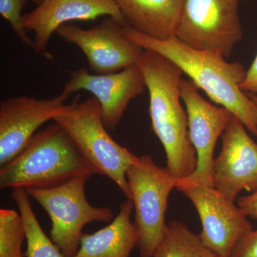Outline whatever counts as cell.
I'll use <instances>...</instances> for the list:
<instances>
[{"label": "cell", "instance_id": "6da1fadb", "mask_svg": "<svg viewBox=\"0 0 257 257\" xmlns=\"http://www.w3.org/2000/svg\"><path fill=\"white\" fill-rule=\"evenodd\" d=\"M122 32L130 41L145 50L160 54L175 64L211 100L228 109L250 133L257 137L254 104L240 89L246 73L242 64L226 62L215 52L193 49L176 37L155 40L128 25L123 27Z\"/></svg>", "mask_w": 257, "mask_h": 257}, {"label": "cell", "instance_id": "7a4b0ae2", "mask_svg": "<svg viewBox=\"0 0 257 257\" xmlns=\"http://www.w3.org/2000/svg\"><path fill=\"white\" fill-rule=\"evenodd\" d=\"M150 94L152 130L165 149L167 167L182 179L197 167V155L189 135L188 116L180 103L182 71L160 54L145 50L139 63Z\"/></svg>", "mask_w": 257, "mask_h": 257}, {"label": "cell", "instance_id": "3957f363", "mask_svg": "<svg viewBox=\"0 0 257 257\" xmlns=\"http://www.w3.org/2000/svg\"><path fill=\"white\" fill-rule=\"evenodd\" d=\"M57 122L37 132L25 149L0 169V188H47L81 175H93Z\"/></svg>", "mask_w": 257, "mask_h": 257}, {"label": "cell", "instance_id": "277c9868", "mask_svg": "<svg viewBox=\"0 0 257 257\" xmlns=\"http://www.w3.org/2000/svg\"><path fill=\"white\" fill-rule=\"evenodd\" d=\"M79 95L54 118L68 135L93 173L105 176L131 199L126 171L136 155L116 143L107 132L100 104L94 96L79 102Z\"/></svg>", "mask_w": 257, "mask_h": 257}, {"label": "cell", "instance_id": "5b68a950", "mask_svg": "<svg viewBox=\"0 0 257 257\" xmlns=\"http://www.w3.org/2000/svg\"><path fill=\"white\" fill-rule=\"evenodd\" d=\"M126 180L140 236V255L152 257L165 236L169 197L177 188L178 179L167 167H159L151 155H145L130 166Z\"/></svg>", "mask_w": 257, "mask_h": 257}, {"label": "cell", "instance_id": "8992f818", "mask_svg": "<svg viewBox=\"0 0 257 257\" xmlns=\"http://www.w3.org/2000/svg\"><path fill=\"white\" fill-rule=\"evenodd\" d=\"M91 176L81 175L53 187L25 190L48 214L51 239L65 257H73L78 251L86 224L110 223L114 218L110 208L94 207L88 202L85 185Z\"/></svg>", "mask_w": 257, "mask_h": 257}, {"label": "cell", "instance_id": "52a82bcc", "mask_svg": "<svg viewBox=\"0 0 257 257\" xmlns=\"http://www.w3.org/2000/svg\"><path fill=\"white\" fill-rule=\"evenodd\" d=\"M240 0H184L176 37L195 50L229 59L242 38Z\"/></svg>", "mask_w": 257, "mask_h": 257}, {"label": "cell", "instance_id": "ba28073f", "mask_svg": "<svg viewBox=\"0 0 257 257\" xmlns=\"http://www.w3.org/2000/svg\"><path fill=\"white\" fill-rule=\"evenodd\" d=\"M197 89L192 80H181L179 92L188 116L189 139L197 155V167L188 177L179 179L176 189L179 192L197 185L213 187L214 149L233 116L226 108L203 99Z\"/></svg>", "mask_w": 257, "mask_h": 257}, {"label": "cell", "instance_id": "9c48e42d", "mask_svg": "<svg viewBox=\"0 0 257 257\" xmlns=\"http://www.w3.org/2000/svg\"><path fill=\"white\" fill-rule=\"evenodd\" d=\"M123 27L117 20L106 17L100 24L88 30L64 24L56 33L82 51L91 72L105 74L139 64L143 57L145 49L125 36Z\"/></svg>", "mask_w": 257, "mask_h": 257}, {"label": "cell", "instance_id": "30bf717a", "mask_svg": "<svg viewBox=\"0 0 257 257\" xmlns=\"http://www.w3.org/2000/svg\"><path fill=\"white\" fill-rule=\"evenodd\" d=\"M194 207L202 224V243L220 257H230L252 226L242 209L214 187L197 185L182 192Z\"/></svg>", "mask_w": 257, "mask_h": 257}, {"label": "cell", "instance_id": "8fae6325", "mask_svg": "<svg viewBox=\"0 0 257 257\" xmlns=\"http://www.w3.org/2000/svg\"><path fill=\"white\" fill-rule=\"evenodd\" d=\"M213 187L234 201L241 191L257 190V144L233 115L222 134L221 151L214 159Z\"/></svg>", "mask_w": 257, "mask_h": 257}, {"label": "cell", "instance_id": "7c38bea8", "mask_svg": "<svg viewBox=\"0 0 257 257\" xmlns=\"http://www.w3.org/2000/svg\"><path fill=\"white\" fill-rule=\"evenodd\" d=\"M70 75L62 92L68 96L80 90L92 93L100 104L103 121L109 130H116L130 101L147 88L139 64L105 74H92L87 69L79 68Z\"/></svg>", "mask_w": 257, "mask_h": 257}, {"label": "cell", "instance_id": "4fadbf2b", "mask_svg": "<svg viewBox=\"0 0 257 257\" xmlns=\"http://www.w3.org/2000/svg\"><path fill=\"white\" fill-rule=\"evenodd\" d=\"M69 96L62 92L51 99L32 96L8 98L0 104V166L20 153L37 130L54 118Z\"/></svg>", "mask_w": 257, "mask_h": 257}, {"label": "cell", "instance_id": "5bb4252c", "mask_svg": "<svg viewBox=\"0 0 257 257\" xmlns=\"http://www.w3.org/2000/svg\"><path fill=\"white\" fill-rule=\"evenodd\" d=\"M101 16L127 25L114 0H43L36 9L23 15V22L27 31L35 33V52L52 59L47 48L57 29L68 22L89 21Z\"/></svg>", "mask_w": 257, "mask_h": 257}, {"label": "cell", "instance_id": "9a60e30c", "mask_svg": "<svg viewBox=\"0 0 257 257\" xmlns=\"http://www.w3.org/2000/svg\"><path fill=\"white\" fill-rule=\"evenodd\" d=\"M128 26L158 40L176 36L184 0H114Z\"/></svg>", "mask_w": 257, "mask_h": 257}, {"label": "cell", "instance_id": "2e32d148", "mask_svg": "<svg viewBox=\"0 0 257 257\" xmlns=\"http://www.w3.org/2000/svg\"><path fill=\"white\" fill-rule=\"evenodd\" d=\"M132 199L121 203L118 215L107 226L93 234H82L73 257H128L139 241L138 230L132 222Z\"/></svg>", "mask_w": 257, "mask_h": 257}, {"label": "cell", "instance_id": "e0dca14e", "mask_svg": "<svg viewBox=\"0 0 257 257\" xmlns=\"http://www.w3.org/2000/svg\"><path fill=\"white\" fill-rule=\"evenodd\" d=\"M12 198L18 206L26 231V257H65L58 246L47 237L32 209L25 189H13Z\"/></svg>", "mask_w": 257, "mask_h": 257}, {"label": "cell", "instance_id": "ac0fdd59", "mask_svg": "<svg viewBox=\"0 0 257 257\" xmlns=\"http://www.w3.org/2000/svg\"><path fill=\"white\" fill-rule=\"evenodd\" d=\"M152 257H220L182 221L167 224L165 236Z\"/></svg>", "mask_w": 257, "mask_h": 257}, {"label": "cell", "instance_id": "d6986e66", "mask_svg": "<svg viewBox=\"0 0 257 257\" xmlns=\"http://www.w3.org/2000/svg\"><path fill=\"white\" fill-rule=\"evenodd\" d=\"M25 239L26 231L20 212L0 209V257H26L22 251Z\"/></svg>", "mask_w": 257, "mask_h": 257}, {"label": "cell", "instance_id": "ffe728a7", "mask_svg": "<svg viewBox=\"0 0 257 257\" xmlns=\"http://www.w3.org/2000/svg\"><path fill=\"white\" fill-rule=\"evenodd\" d=\"M26 3L25 0H0V14L8 20L20 41L35 51V42L28 36L23 25L21 13Z\"/></svg>", "mask_w": 257, "mask_h": 257}, {"label": "cell", "instance_id": "44dd1931", "mask_svg": "<svg viewBox=\"0 0 257 257\" xmlns=\"http://www.w3.org/2000/svg\"><path fill=\"white\" fill-rule=\"evenodd\" d=\"M230 257H257V229L253 230L238 243Z\"/></svg>", "mask_w": 257, "mask_h": 257}, {"label": "cell", "instance_id": "7402d4cb", "mask_svg": "<svg viewBox=\"0 0 257 257\" xmlns=\"http://www.w3.org/2000/svg\"><path fill=\"white\" fill-rule=\"evenodd\" d=\"M240 89L243 92H250L251 94L257 95V55L251 67L246 70V77L240 85Z\"/></svg>", "mask_w": 257, "mask_h": 257}, {"label": "cell", "instance_id": "603a6c76", "mask_svg": "<svg viewBox=\"0 0 257 257\" xmlns=\"http://www.w3.org/2000/svg\"><path fill=\"white\" fill-rule=\"evenodd\" d=\"M237 205L248 217L257 220V190L249 195L239 197L237 199Z\"/></svg>", "mask_w": 257, "mask_h": 257}, {"label": "cell", "instance_id": "cb8c5ba5", "mask_svg": "<svg viewBox=\"0 0 257 257\" xmlns=\"http://www.w3.org/2000/svg\"><path fill=\"white\" fill-rule=\"evenodd\" d=\"M249 99H251V101H252L253 104H255V105L257 106V95L251 94L249 96Z\"/></svg>", "mask_w": 257, "mask_h": 257}, {"label": "cell", "instance_id": "d4e9b609", "mask_svg": "<svg viewBox=\"0 0 257 257\" xmlns=\"http://www.w3.org/2000/svg\"><path fill=\"white\" fill-rule=\"evenodd\" d=\"M25 1H31L33 2L34 3H36L37 5H40L43 0H25Z\"/></svg>", "mask_w": 257, "mask_h": 257}, {"label": "cell", "instance_id": "484cf974", "mask_svg": "<svg viewBox=\"0 0 257 257\" xmlns=\"http://www.w3.org/2000/svg\"><path fill=\"white\" fill-rule=\"evenodd\" d=\"M253 113H254L255 117H256L257 121V106L254 104V108H253Z\"/></svg>", "mask_w": 257, "mask_h": 257}]
</instances>
